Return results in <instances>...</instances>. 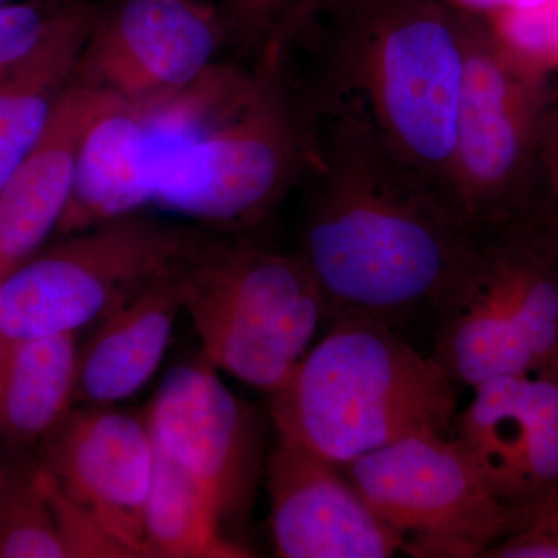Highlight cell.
I'll return each mask as SVG.
<instances>
[{"instance_id":"6da1fadb","label":"cell","mask_w":558,"mask_h":558,"mask_svg":"<svg viewBox=\"0 0 558 558\" xmlns=\"http://www.w3.org/2000/svg\"><path fill=\"white\" fill-rule=\"evenodd\" d=\"M296 252L317 279L328 322L402 328L435 317L473 233L416 168L354 121L314 119Z\"/></svg>"},{"instance_id":"7a4b0ae2","label":"cell","mask_w":558,"mask_h":558,"mask_svg":"<svg viewBox=\"0 0 558 558\" xmlns=\"http://www.w3.org/2000/svg\"><path fill=\"white\" fill-rule=\"evenodd\" d=\"M468 14L442 0H326L278 64L311 117L373 132L451 205Z\"/></svg>"},{"instance_id":"3957f363","label":"cell","mask_w":558,"mask_h":558,"mask_svg":"<svg viewBox=\"0 0 558 558\" xmlns=\"http://www.w3.org/2000/svg\"><path fill=\"white\" fill-rule=\"evenodd\" d=\"M150 205L253 236L292 197L314 121L279 64L216 61L153 112Z\"/></svg>"},{"instance_id":"277c9868","label":"cell","mask_w":558,"mask_h":558,"mask_svg":"<svg viewBox=\"0 0 558 558\" xmlns=\"http://www.w3.org/2000/svg\"><path fill=\"white\" fill-rule=\"evenodd\" d=\"M458 389L399 329L341 317L267 398L279 436L344 465L410 436L453 435Z\"/></svg>"},{"instance_id":"5b68a950","label":"cell","mask_w":558,"mask_h":558,"mask_svg":"<svg viewBox=\"0 0 558 558\" xmlns=\"http://www.w3.org/2000/svg\"><path fill=\"white\" fill-rule=\"evenodd\" d=\"M180 289L202 357L267 396L328 322L325 296L300 253L253 236H223L183 271Z\"/></svg>"},{"instance_id":"8992f818","label":"cell","mask_w":558,"mask_h":558,"mask_svg":"<svg viewBox=\"0 0 558 558\" xmlns=\"http://www.w3.org/2000/svg\"><path fill=\"white\" fill-rule=\"evenodd\" d=\"M222 238L145 209L68 234L0 279V340L81 332Z\"/></svg>"},{"instance_id":"52a82bcc","label":"cell","mask_w":558,"mask_h":558,"mask_svg":"<svg viewBox=\"0 0 558 558\" xmlns=\"http://www.w3.org/2000/svg\"><path fill=\"white\" fill-rule=\"evenodd\" d=\"M435 319L432 355L458 388L558 369V274L501 230L473 234Z\"/></svg>"},{"instance_id":"ba28073f","label":"cell","mask_w":558,"mask_h":558,"mask_svg":"<svg viewBox=\"0 0 558 558\" xmlns=\"http://www.w3.org/2000/svg\"><path fill=\"white\" fill-rule=\"evenodd\" d=\"M340 468L411 557H484L515 524L454 435L410 436Z\"/></svg>"},{"instance_id":"9c48e42d","label":"cell","mask_w":558,"mask_h":558,"mask_svg":"<svg viewBox=\"0 0 558 558\" xmlns=\"http://www.w3.org/2000/svg\"><path fill=\"white\" fill-rule=\"evenodd\" d=\"M531 97L484 16L465 21L464 78L451 160V207L470 233L501 230L526 163Z\"/></svg>"},{"instance_id":"30bf717a","label":"cell","mask_w":558,"mask_h":558,"mask_svg":"<svg viewBox=\"0 0 558 558\" xmlns=\"http://www.w3.org/2000/svg\"><path fill=\"white\" fill-rule=\"evenodd\" d=\"M157 449L209 497L223 534L247 519L258 484L263 427L258 414L207 360L180 363L145 410Z\"/></svg>"},{"instance_id":"8fae6325","label":"cell","mask_w":558,"mask_h":558,"mask_svg":"<svg viewBox=\"0 0 558 558\" xmlns=\"http://www.w3.org/2000/svg\"><path fill=\"white\" fill-rule=\"evenodd\" d=\"M223 49L215 7L194 0H109L97 13L72 81L119 105L182 89Z\"/></svg>"},{"instance_id":"7c38bea8","label":"cell","mask_w":558,"mask_h":558,"mask_svg":"<svg viewBox=\"0 0 558 558\" xmlns=\"http://www.w3.org/2000/svg\"><path fill=\"white\" fill-rule=\"evenodd\" d=\"M36 461L62 494L126 550L143 557L157 447L142 413L75 405L39 444Z\"/></svg>"},{"instance_id":"4fadbf2b","label":"cell","mask_w":558,"mask_h":558,"mask_svg":"<svg viewBox=\"0 0 558 558\" xmlns=\"http://www.w3.org/2000/svg\"><path fill=\"white\" fill-rule=\"evenodd\" d=\"M270 529L281 558H388L403 538L336 462L278 435L266 461Z\"/></svg>"},{"instance_id":"5bb4252c","label":"cell","mask_w":558,"mask_h":558,"mask_svg":"<svg viewBox=\"0 0 558 558\" xmlns=\"http://www.w3.org/2000/svg\"><path fill=\"white\" fill-rule=\"evenodd\" d=\"M454 422L488 487L515 512L558 488V369L472 388Z\"/></svg>"},{"instance_id":"9a60e30c","label":"cell","mask_w":558,"mask_h":558,"mask_svg":"<svg viewBox=\"0 0 558 558\" xmlns=\"http://www.w3.org/2000/svg\"><path fill=\"white\" fill-rule=\"evenodd\" d=\"M106 102L70 81L38 143L0 189V279L57 233L75 182L81 142Z\"/></svg>"},{"instance_id":"2e32d148","label":"cell","mask_w":558,"mask_h":558,"mask_svg":"<svg viewBox=\"0 0 558 558\" xmlns=\"http://www.w3.org/2000/svg\"><path fill=\"white\" fill-rule=\"evenodd\" d=\"M182 274L157 279L80 344L75 405H116L145 387L170 347L182 306Z\"/></svg>"},{"instance_id":"e0dca14e","label":"cell","mask_w":558,"mask_h":558,"mask_svg":"<svg viewBox=\"0 0 558 558\" xmlns=\"http://www.w3.org/2000/svg\"><path fill=\"white\" fill-rule=\"evenodd\" d=\"M154 161L156 150L143 109L106 102L81 142L75 182L58 236L148 207Z\"/></svg>"},{"instance_id":"ac0fdd59","label":"cell","mask_w":558,"mask_h":558,"mask_svg":"<svg viewBox=\"0 0 558 558\" xmlns=\"http://www.w3.org/2000/svg\"><path fill=\"white\" fill-rule=\"evenodd\" d=\"M97 7L70 0L38 46L0 76V189L38 143L68 89Z\"/></svg>"},{"instance_id":"d6986e66","label":"cell","mask_w":558,"mask_h":558,"mask_svg":"<svg viewBox=\"0 0 558 558\" xmlns=\"http://www.w3.org/2000/svg\"><path fill=\"white\" fill-rule=\"evenodd\" d=\"M80 333L0 340V439L36 450L75 407Z\"/></svg>"},{"instance_id":"ffe728a7","label":"cell","mask_w":558,"mask_h":558,"mask_svg":"<svg viewBox=\"0 0 558 558\" xmlns=\"http://www.w3.org/2000/svg\"><path fill=\"white\" fill-rule=\"evenodd\" d=\"M248 556L244 546L223 534L207 492L157 449L156 470L146 499L143 557Z\"/></svg>"},{"instance_id":"44dd1931","label":"cell","mask_w":558,"mask_h":558,"mask_svg":"<svg viewBox=\"0 0 558 558\" xmlns=\"http://www.w3.org/2000/svg\"><path fill=\"white\" fill-rule=\"evenodd\" d=\"M326 0H219L223 49L247 68L278 64Z\"/></svg>"},{"instance_id":"7402d4cb","label":"cell","mask_w":558,"mask_h":558,"mask_svg":"<svg viewBox=\"0 0 558 558\" xmlns=\"http://www.w3.org/2000/svg\"><path fill=\"white\" fill-rule=\"evenodd\" d=\"M0 558H68L36 459L0 465Z\"/></svg>"},{"instance_id":"603a6c76","label":"cell","mask_w":558,"mask_h":558,"mask_svg":"<svg viewBox=\"0 0 558 558\" xmlns=\"http://www.w3.org/2000/svg\"><path fill=\"white\" fill-rule=\"evenodd\" d=\"M70 0H16L0 7V76L49 33Z\"/></svg>"},{"instance_id":"cb8c5ba5","label":"cell","mask_w":558,"mask_h":558,"mask_svg":"<svg viewBox=\"0 0 558 558\" xmlns=\"http://www.w3.org/2000/svg\"><path fill=\"white\" fill-rule=\"evenodd\" d=\"M44 490L49 498L51 513L68 557H123L130 558L105 529L81 506L62 494L49 473L40 468Z\"/></svg>"},{"instance_id":"d4e9b609","label":"cell","mask_w":558,"mask_h":558,"mask_svg":"<svg viewBox=\"0 0 558 558\" xmlns=\"http://www.w3.org/2000/svg\"><path fill=\"white\" fill-rule=\"evenodd\" d=\"M510 57H539L558 49V0L532 10H505L484 16Z\"/></svg>"},{"instance_id":"484cf974","label":"cell","mask_w":558,"mask_h":558,"mask_svg":"<svg viewBox=\"0 0 558 558\" xmlns=\"http://www.w3.org/2000/svg\"><path fill=\"white\" fill-rule=\"evenodd\" d=\"M451 9L476 16H490L505 10H532L548 5L554 0H442Z\"/></svg>"},{"instance_id":"4316f807","label":"cell","mask_w":558,"mask_h":558,"mask_svg":"<svg viewBox=\"0 0 558 558\" xmlns=\"http://www.w3.org/2000/svg\"><path fill=\"white\" fill-rule=\"evenodd\" d=\"M535 527L537 529L532 532H538V534L546 535V537L557 539L558 542V506L548 515L543 517Z\"/></svg>"},{"instance_id":"83f0119b","label":"cell","mask_w":558,"mask_h":558,"mask_svg":"<svg viewBox=\"0 0 558 558\" xmlns=\"http://www.w3.org/2000/svg\"><path fill=\"white\" fill-rule=\"evenodd\" d=\"M16 2V0H0V7L7 5V3Z\"/></svg>"}]
</instances>
